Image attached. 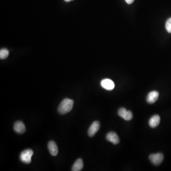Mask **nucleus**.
I'll return each instance as SVG.
<instances>
[{
	"mask_svg": "<svg viewBox=\"0 0 171 171\" xmlns=\"http://www.w3.org/2000/svg\"><path fill=\"white\" fill-rule=\"evenodd\" d=\"M74 101L72 99L65 98L62 100L58 108V112L61 115L68 113L72 110Z\"/></svg>",
	"mask_w": 171,
	"mask_h": 171,
	"instance_id": "f257e3e1",
	"label": "nucleus"
},
{
	"mask_svg": "<svg viewBox=\"0 0 171 171\" xmlns=\"http://www.w3.org/2000/svg\"><path fill=\"white\" fill-rule=\"evenodd\" d=\"M34 154V152L31 149L24 150L21 153L20 158L21 161L26 164H29L31 162V157Z\"/></svg>",
	"mask_w": 171,
	"mask_h": 171,
	"instance_id": "f03ea898",
	"label": "nucleus"
},
{
	"mask_svg": "<svg viewBox=\"0 0 171 171\" xmlns=\"http://www.w3.org/2000/svg\"><path fill=\"white\" fill-rule=\"evenodd\" d=\"M149 159L154 166H159L163 161L164 156L162 153H157L155 154H150L149 156Z\"/></svg>",
	"mask_w": 171,
	"mask_h": 171,
	"instance_id": "7ed1b4c3",
	"label": "nucleus"
},
{
	"mask_svg": "<svg viewBox=\"0 0 171 171\" xmlns=\"http://www.w3.org/2000/svg\"><path fill=\"white\" fill-rule=\"evenodd\" d=\"M118 115L126 121H129L133 118V114L131 111L127 110L125 108H120L118 111Z\"/></svg>",
	"mask_w": 171,
	"mask_h": 171,
	"instance_id": "20e7f679",
	"label": "nucleus"
},
{
	"mask_svg": "<svg viewBox=\"0 0 171 171\" xmlns=\"http://www.w3.org/2000/svg\"><path fill=\"white\" fill-rule=\"evenodd\" d=\"M100 124L99 122L95 121L91 124L88 130V135L90 137L94 136L100 128Z\"/></svg>",
	"mask_w": 171,
	"mask_h": 171,
	"instance_id": "39448f33",
	"label": "nucleus"
},
{
	"mask_svg": "<svg viewBox=\"0 0 171 171\" xmlns=\"http://www.w3.org/2000/svg\"><path fill=\"white\" fill-rule=\"evenodd\" d=\"M101 86L107 90H112L114 89L115 84L110 79H104L101 81Z\"/></svg>",
	"mask_w": 171,
	"mask_h": 171,
	"instance_id": "423d86ee",
	"label": "nucleus"
},
{
	"mask_svg": "<svg viewBox=\"0 0 171 171\" xmlns=\"http://www.w3.org/2000/svg\"><path fill=\"white\" fill-rule=\"evenodd\" d=\"M159 95V92L157 91H151L147 96V102L148 104H153L154 103L158 98Z\"/></svg>",
	"mask_w": 171,
	"mask_h": 171,
	"instance_id": "0eeeda50",
	"label": "nucleus"
},
{
	"mask_svg": "<svg viewBox=\"0 0 171 171\" xmlns=\"http://www.w3.org/2000/svg\"><path fill=\"white\" fill-rule=\"evenodd\" d=\"M106 139L114 144H118L120 141L119 137L118 136V134L113 132H110L107 134Z\"/></svg>",
	"mask_w": 171,
	"mask_h": 171,
	"instance_id": "6e6552de",
	"label": "nucleus"
},
{
	"mask_svg": "<svg viewBox=\"0 0 171 171\" xmlns=\"http://www.w3.org/2000/svg\"><path fill=\"white\" fill-rule=\"evenodd\" d=\"M14 130L18 134L24 133L26 131V127L24 123L20 121H18L15 123L14 127Z\"/></svg>",
	"mask_w": 171,
	"mask_h": 171,
	"instance_id": "1a4fd4ad",
	"label": "nucleus"
},
{
	"mask_svg": "<svg viewBox=\"0 0 171 171\" xmlns=\"http://www.w3.org/2000/svg\"><path fill=\"white\" fill-rule=\"evenodd\" d=\"M48 148L49 152L51 156H55L58 153V146L54 141H50L48 144Z\"/></svg>",
	"mask_w": 171,
	"mask_h": 171,
	"instance_id": "9d476101",
	"label": "nucleus"
},
{
	"mask_svg": "<svg viewBox=\"0 0 171 171\" xmlns=\"http://www.w3.org/2000/svg\"><path fill=\"white\" fill-rule=\"evenodd\" d=\"M160 122V116L157 115H155L150 118L149 121V125L151 127L156 128L159 125Z\"/></svg>",
	"mask_w": 171,
	"mask_h": 171,
	"instance_id": "9b49d317",
	"label": "nucleus"
},
{
	"mask_svg": "<svg viewBox=\"0 0 171 171\" xmlns=\"http://www.w3.org/2000/svg\"><path fill=\"white\" fill-rule=\"evenodd\" d=\"M83 167V162L81 158L77 159L73 166H72L71 171H80L82 170Z\"/></svg>",
	"mask_w": 171,
	"mask_h": 171,
	"instance_id": "f8f14e48",
	"label": "nucleus"
},
{
	"mask_svg": "<svg viewBox=\"0 0 171 171\" xmlns=\"http://www.w3.org/2000/svg\"><path fill=\"white\" fill-rule=\"evenodd\" d=\"M9 54V50L7 49H2L0 50V59L1 60L7 58Z\"/></svg>",
	"mask_w": 171,
	"mask_h": 171,
	"instance_id": "ddd939ff",
	"label": "nucleus"
},
{
	"mask_svg": "<svg viewBox=\"0 0 171 171\" xmlns=\"http://www.w3.org/2000/svg\"><path fill=\"white\" fill-rule=\"evenodd\" d=\"M166 29L168 33H171V17L167 20L166 23Z\"/></svg>",
	"mask_w": 171,
	"mask_h": 171,
	"instance_id": "4468645a",
	"label": "nucleus"
},
{
	"mask_svg": "<svg viewBox=\"0 0 171 171\" xmlns=\"http://www.w3.org/2000/svg\"><path fill=\"white\" fill-rule=\"evenodd\" d=\"M134 0H125L126 2L128 5L132 4L133 2H134Z\"/></svg>",
	"mask_w": 171,
	"mask_h": 171,
	"instance_id": "2eb2a0df",
	"label": "nucleus"
},
{
	"mask_svg": "<svg viewBox=\"0 0 171 171\" xmlns=\"http://www.w3.org/2000/svg\"><path fill=\"white\" fill-rule=\"evenodd\" d=\"M64 1L66 2H69L71 1H73V0H64Z\"/></svg>",
	"mask_w": 171,
	"mask_h": 171,
	"instance_id": "dca6fc26",
	"label": "nucleus"
}]
</instances>
